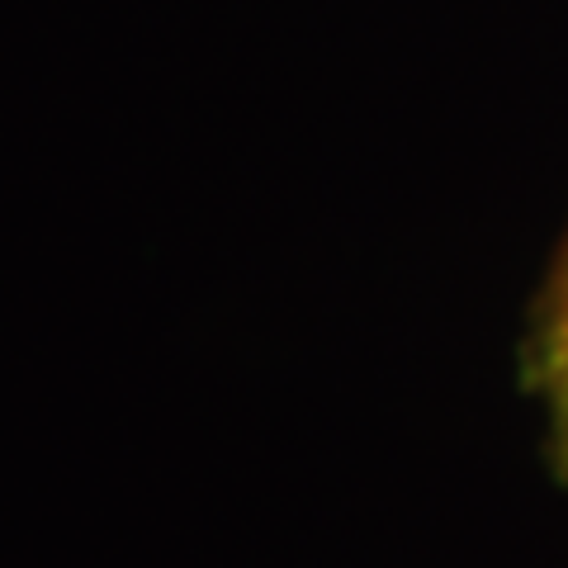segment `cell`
<instances>
[{
  "mask_svg": "<svg viewBox=\"0 0 568 568\" xmlns=\"http://www.w3.org/2000/svg\"><path fill=\"white\" fill-rule=\"evenodd\" d=\"M549 379H555V394L568 413V280H564V304L555 317V336H549Z\"/></svg>",
  "mask_w": 568,
  "mask_h": 568,
  "instance_id": "obj_1",
  "label": "cell"
}]
</instances>
